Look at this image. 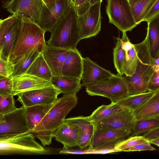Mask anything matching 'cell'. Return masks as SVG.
<instances>
[{"label":"cell","mask_w":159,"mask_h":159,"mask_svg":"<svg viewBox=\"0 0 159 159\" xmlns=\"http://www.w3.org/2000/svg\"><path fill=\"white\" fill-rule=\"evenodd\" d=\"M122 42L119 38L113 48V61L115 68L117 73L122 75L125 61V52L122 48Z\"/></svg>","instance_id":"33"},{"label":"cell","mask_w":159,"mask_h":159,"mask_svg":"<svg viewBox=\"0 0 159 159\" xmlns=\"http://www.w3.org/2000/svg\"><path fill=\"white\" fill-rule=\"evenodd\" d=\"M20 16L21 18L20 25L8 59L13 65L36 46H39L42 52L47 45L44 38L46 32L29 18Z\"/></svg>","instance_id":"2"},{"label":"cell","mask_w":159,"mask_h":159,"mask_svg":"<svg viewBox=\"0 0 159 159\" xmlns=\"http://www.w3.org/2000/svg\"><path fill=\"white\" fill-rule=\"evenodd\" d=\"M148 23L147 32L149 49L155 60L159 56V15Z\"/></svg>","instance_id":"25"},{"label":"cell","mask_w":159,"mask_h":159,"mask_svg":"<svg viewBox=\"0 0 159 159\" xmlns=\"http://www.w3.org/2000/svg\"><path fill=\"white\" fill-rule=\"evenodd\" d=\"M0 94H13L12 82L11 78L0 77Z\"/></svg>","instance_id":"37"},{"label":"cell","mask_w":159,"mask_h":159,"mask_svg":"<svg viewBox=\"0 0 159 159\" xmlns=\"http://www.w3.org/2000/svg\"><path fill=\"white\" fill-rule=\"evenodd\" d=\"M121 39L122 42V48L125 52L132 48L134 44L130 41L126 34V32H122V36Z\"/></svg>","instance_id":"43"},{"label":"cell","mask_w":159,"mask_h":159,"mask_svg":"<svg viewBox=\"0 0 159 159\" xmlns=\"http://www.w3.org/2000/svg\"><path fill=\"white\" fill-rule=\"evenodd\" d=\"M25 73L33 75L49 81L53 76L42 52L33 62Z\"/></svg>","instance_id":"26"},{"label":"cell","mask_w":159,"mask_h":159,"mask_svg":"<svg viewBox=\"0 0 159 159\" xmlns=\"http://www.w3.org/2000/svg\"><path fill=\"white\" fill-rule=\"evenodd\" d=\"M21 23V18L11 15L0 20V57L8 60Z\"/></svg>","instance_id":"9"},{"label":"cell","mask_w":159,"mask_h":159,"mask_svg":"<svg viewBox=\"0 0 159 159\" xmlns=\"http://www.w3.org/2000/svg\"><path fill=\"white\" fill-rule=\"evenodd\" d=\"M159 90V71L154 72L152 76L148 86V91H156Z\"/></svg>","instance_id":"41"},{"label":"cell","mask_w":159,"mask_h":159,"mask_svg":"<svg viewBox=\"0 0 159 159\" xmlns=\"http://www.w3.org/2000/svg\"><path fill=\"white\" fill-rule=\"evenodd\" d=\"M1 3L11 15L26 17L37 24L44 5L42 0H2Z\"/></svg>","instance_id":"10"},{"label":"cell","mask_w":159,"mask_h":159,"mask_svg":"<svg viewBox=\"0 0 159 159\" xmlns=\"http://www.w3.org/2000/svg\"><path fill=\"white\" fill-rule=\"evenodd\" d=\"M159 127V119L136 120L131 136H139Z\"/></svg>","instance_id":"31"},{"label":"cell","mask_w":159,"mask_h":159,"mask_svg":"<svg viewBox=\"0 0 159 159\" xmlns=\"http://www.w3.org/2000/svg\"><path fill=\"white\" fill-rule=\"evenodd\" d=\"M11 78L12 82L14 96L24 92L52 85L49 81L26 73Z\"/></svg>","instance_id":"17"},{"label":"cell","mask_w":159,"mask_h":159,"mask_svg":"<svg viewBox=\"0 0 159 159\" xmlns=\"http://www.w3.org/2000/svg\"><path fill=\"white\" fill-rule=\"evenodd\" d=\"M13 95L0 94V114H5L15 110V102Z\"/></svg>","instance_id":"35"},{"label":"cell","mask_w":159,"mask_h":159,"mask_svg":"<svg viewBox=\"0 0 159 159\" xmlns=\"http://www.w3.org/2000/svg\"><path fill=\"white\" fill-rule=\"evenodd\" d=\"M69 7L67 0H59L54 6L44 5L38 24L46 32H51L68 11Z\"/></svg>","instance_id":"15"},{"label":"cell","mask_w":159,"mask_h":159,"mask_svg":"<svg viewBox=\"0 0 159 159\" xmlns=\"http://www.w3.org/2000/svg\"><path fill=\"white\" fill-rule=\"evenodd\" d=\"M126 52L124 74L126 76H130L135 72L138 60V50L135 44Z\"/></svg>","instance_id":"32"},{"label":"cell","mask_w":159,"mask_h":159,"mask_svg":"<svg viewBox=\"0 0 159 159\" xmlns=\"http://www.w3.org/2000/svg\"><path fill=\"white\" fill-rule=\"evenodd\" d=\"M85 87L88 95L107 98L112 103H116L128 95L126 78L118 73L113 74L107 79Z\"/></svg>","instance_id":"6"},{"label":"cell","mask_w":159,"mask_h":159,"mask_svg":"<svg viewBox=\"0 0 159 159\" xmlns=\"http://www.w3.org/2000/svg\"><path fill=\"white\" fill-rule=\"evenodd\" d=\"M80 135L79 127L64 122L55 131L53 137L63 145V148H68L77 145Z\"/></svg>","instance_id":"21"},{"label":"cell","mask_w":159,"mask_h":159,"mask_svg":"<svg viewBox=\"0 0 159 159\" xmlns=\"http://www.w3.org/2000/svg\"></svg>","instance_id":"54"},{"label":"cell","mask_w":159,"mask_h":159,"mask_svg":"<svg viewBox=\"0 0 159 159\" xmlns=\"http://www.w3.org/2000/svg\"><path fill=\"white\" fill-rule=\"evenodd\" d=\"M56 101L49 104L25 107L26 117L30 132H32L36 126L40 122L53 106Z\"/></svg>","instance_id":"24"},{"label":"cell","mask_w":159,"mask_h":159,"mask_svg":"<svg viewBox=\"0 0 159 159\" xmlns=\"http://www.w3.org/2000/svg\"><path fill=\"white\" fill-rule=\"evenodd\" d=\"M142 136L148 140L159 138V127L146 133Z\"/></svg>","instance_id":"44"},{"label":"cell","mask_w":159,"mask_h":159,"mask_svg":"<svg viewBox=\"0 0 159 159\" xmlns=\"http://www.w3.org/2000/svg\"><path fill=\"white\" fill-rule=\"evenodd\" d=\"M131 133L123 129L96 128L89 148L95 149H113L119 143L131 135Z\"/></svg>","instance_id":"12"},{"label":"cell","mask_w":159,"mask_h":159,"mask_svg":"<svg viewBox=\"0 0 159 159\" xmlns=\"http://www.w3.org/2000/svg\"><path fill=\"white\" fill-rule=\"evenodd\" d=\"M68 50L47 44L42 53L53 75H61L62 66Z\"/></svg>","instance_id":"19"},{"label":"cell","mask_w":159,"mask_h":159,"mask_svg":"<svg viewBox=\"0 0 159 159\" xmlns=\"http://www.w3.org/2000/svg\"><path fill=\"white\" fill-rule=\"evenodd\" d=\"M76 94H64L54 105L32 131L44 146L52 142L53 133L64 122L66 117L78 103Z\"/></svg>","instance_id":"1"},{"label":"cell","mask_w":159,"mask_h":159,"mask_svg":"<svg viewBox=\"0 0 159 159\" xmlns=\"http://www.w3.org/2000/svg\"><path fill=\"white\" fill-rule=\"evenodd\" d=\"M81 80L68 76L53 75L50 82L63 95L76 94L82 88Z\"/></svg>","instance_id":"22"},{"label":"cell","mask_w":159,"mask_h":159,"mask_svg":"<svg viewBox=\"0 0 159 159\" xmlns=\"http://www.w3.org/2000/svg\"><path fill=\"white\" fill-rule=\"evenodd\" d=\"M138 50V60L135 73L130 76H126L128 95L148 91L151 78L155 72L153 68L154 60L149 51L148 36L141 42L135 44Z\"/></svg>","instance_id":"3"},{"label":"cell","mask_w":159,"mask_h":159,"mask_svg":"<svg viewBox=\"0 0 159 159\" xmlns=\"http://www.w3.org/2000/svg\"><path fill=\"white\" fill-rule=\"evenodd\" d=\"M157 0H140L131 7L134 18L137 25L143 21L145 16Z\"/></svg>","instance_id":"30"},{"label":"cell","mask_w":159,"mask_h":159,"mask_svg":"<svg viewBox=\"0 0 159 159\" xmlns=\"http://www.w3.org/2000/svg\"><path fill=\"white\" fill-rule=\"evenodd\" d=\"M64 122L79 127L80 137L77 146L81 149L89 146L93 134L95 125L89 116H80L66 118Z\"/></svg>","instance_id":"18"},{"label":"cell","mask_w":159,"mask_h":159,"mask_svg":"<svg viewBox=\"0 0 159 159\" xmlns=\"http://www.w3.org/2000/svg\"><path fill=\"white\" fill-rule=\"evenodd\" d=\"M61 92L52 85L18 94L17 100L25 107L49 104L55 101Z\"/></svg>","instance_id":"13"},{"label":"cell","mask_w":159,"mask_h":159,"mask_svg":"<svg viewBox=\"0 0 159 159\" xmlns=\"http://www.w3.org/2000/svg\"><path fill=\"white\" fill-rule=\"evenodd\" d=\"M131 7L134 6L140 0H128Z\"/></svg>","instance_id":"48"},{"label":"cell","mask_w":159,"mask_h":159,"mask_svg":"<svg viewBox=\"0 0 159 159\" xmlns=\"http://www.w3.org/2000/svg\"><path fill=\"white\" fill-rule=\"evenodd\" d=\"M42 52L39 47L37 46L30 52L24 55L13 65L12 72L10 78L25 73L33 62Z\"/></svg>","instance_id":"28"},{"label":"cell","mask_w":159,"mask_h":159,"mask_svg":"<svg viewBox=\"0 0 159 159\" xmlns=\"http://www.w3.org/2000/svg\"><path fill=\"white\" fill-rule=\"evenodd\" d=\"M155 148L152 146L149 141L138 144L133 147L126 148L123 152H133L145 150L152 151Z\"/></svg>","instance_id":"39"},{"label":"cell","mask_w":159,"mask_h":159,"mask_svg":"<svg viewBox=\"0 0 159 159\" xmlns=\"http://www.w3.org/2000/svg\"><path fill=\"white\" fill-rule=\"evenodd\" d=\"M151 143L159 147V139H155L150 140H149Z\"/></svg>","instance_id":"47"},{"label":"cell","mask_w":159,"mask_h":159,"mask_svg":"<svg viewBox=\"0 0 159 159\" xmlns=\"http://www.w3.org/2000/svg\"><path fill=\"white\" fill-rule=\"evenodd\" d=\"M148 141L142 135L130 136L127 139H125L118 143L116 145L115 149L118 152L123 151L126 148Z\"/></svg>","instance_id":"34"},{"label":"cell","mask_w":159,"mask_h":159,"mask_svg":"<svg viewBox=\"0 0 159 159\" xmlns=\"http://www.w3.org/2000/svg\"><path fill=\"white\" fill-rule=\"evenodd\" d=\"M102 0H90L89 3L91 6L98 3V2H102Z\"/></svg>","instance_id":"49"},{"label":"cell","mask_w":159,"mask_h":159,"mask_svg":"<svg viewBox=\"0 0 159 159\" xmlns=\"http://www.w3.org/2000/svg\"><path fill=\"white\" fill-rule=\"evenodd\" d=\"M13 66L8 60L0 57V77L10 78L12 72Z\"/></svg>","instance_id":"38"},{"label":"cell","mask_w":159,"mask_h":159,"mask_svg":"<svg viewBox=\"0 0 159 159\" xmlns=\"http://www.w3.org/2000/svg\"><path fill=\"white\" fill-rule=\"evenodd\" d=\"M70 7H75L76 0H67Z\"/></svg>","instance_id":"46"},{"label":"cell","mask_w":159,"mask_h":159,"mask_svg":"<svg viewBox=\"0 0 159 159\" xmlns=\"http://www.w3.org/2000/svg\"><path fill=\"white\" fill-rule=\"evenodd\" d=\"M90 7L88 0H76L75 8L77 15L85 13Z\"/></svg>","instance_id":"40"},{"label":"cell","mask_w":159,"mask_h":159,"mask_svg":"<svg viewBox=\"0 0 159 159\" xmlns=\"http://www.w3.org/2000/svg\"><path fill=\"white\" fill-rule=\"evenodd\" d=\"M47 44L68 50L76 48L81 39L75 7H69L68 11L50 32Z\"/></svg>","instance_id":"4"},{"label":"cell","mask_w":159,"mask_h":159,"mask_svg":"<svg viewBox=\"0 0 159 159\" xmlns=\"http://www.w3.org/2000/svg\"><path fill=\"white\" fill-rule=\"evenodd\" d=\"M153 68L155 72H158L159 71V65H156L155 64L153 65Z\"/></svg>","instance_id":"50"},{"label":"cell","mask_w":159,"mask_h":159,"mask_svg":"<svg viewBox=\"0 0 159 159\" xmlns=\"http://www.w3.org/2000/svg\"><path fill=\"white\" fill-rule=\"evenodd\" d=\"M106 11L109 23L122 32L131 31L137 25L128 0H107Z\"/></svg>","instance_id":"7"},{"label":"cell","mask_w":159,"mask_h":159,"mask_svg":"<svg viewBox=\"0 0 159 159\" xmlns=\"http://www.w3.org/2000/svg\"><path fill=\"white\" fill-rule=\"evenodd\" d=\"M59 0H42L47 7H50L55 5L58 3Z\"/></svg>","instance_id":"45"},{"label":"cell","mask_w":159,"mask_h":159,"mask_svg":"<svg viewBox=\"0 0 159 159\" xmlns=\"http://www.w3.org/2000/svg\"><path fill=\"white\" fill-rule=\"evenodd\" d=\"M155 92L148 91L137 94L128 95L116 103L134 112L146 103Z\"/></svg>","instance_id":"27"},{"label":"cell","mask_w":159,"mask_h":159,"mask_svg":"<svg viewBox=\"0 0 159 159\" xmlns=\"http://www.w3.org/2000/svg\"><path fill=\"white\" fill-rule=\"evenodd\" d=\"M83 57L76 48L68 50L62 66L61 75L81 80Z\"/></svg>","instance_id":"20"},{"label":"cell","mask_w":159,"mask_h":159,"mask_svg":"<svg viewBox=\"0 0 159 159\" xmlns=\"http://www.w3.org/2000/svg\"><path fill=\"white\" fill-rule=\"evenodd\" d=\"M158 139H159V138H158Z\"/></svg>","instance_id":"53"},{"label":"cell","mask_w":159,"mask_h":159,"mask_svg":"<svg viewBox=\"0 0 159 159\" xmlns=\"http://www.w3.org/2000/svg\"><path fill=\"white\" fill-rule=\"evenodd\" d=\"M90 1V0H88V1L89 2V3Z\"/></svg>","instance_id":"52"},{"label":"cell","mask_w":159,"mask_h":159,"mask_svg":"<svg viewBox=\"0 0 159 159\" xmlns=\"http://www.w3.org/2000/svg\"><path fill=\"white\" fill-rule=\"evenodd\" d=\"M31 132L0 139V154H47L49 151L36 141Z\"/></svg>","instance_id":"5"},{"label":"cell","mask_w":159,"mask_h":159,"mask_svg":"<svg viewBox=\"0 0 159 159\" xmlns=\"http://www.w3.org/2000/svg\"><path fill=\"white\" fill-rule=\"evenodd\" d=\"M113 74L89 57L83 58V69L81 78L83 86H86L103 81Z\"/></svg>","instance_id":"16"},{"label":"cell","mask_w":159,"mask_h":159,"mask_svg":"<svg viewBox=\"0 0 159 159\" xmlns=\"http://www.w3.org/2000/svg\"><path fill=\"white\" fill-rule=\"evenodd\" d=\"M113 149H95L89 148L87 150H74L63 148L59 153L65 154H105L114 152Z\"/></svg>","instance_id":"36"},{"label":"cell","mask_w":159,"mask_h":159,"mask_svg":"<svg viewBox=\"0 0 159 159\" xmlns=\"http://www.w3.org/2000/svg\"><path fill=\"white\" fill-rule=\"evenodd\" d=\"M125 108L118 103L111 102L108 105L99 107L89 116L94 123L106 118Z\"/></svg>","instance_id":"29"},{"label":"cell","mask_w":159,"mask_h":159,"mask_svg":"<svg viewBox=\"0 0 159 159\" xmlns=\"http://www.w3.org/2000/svg\"><path fill=\"white\" fill-rule=\"evenodd\" d=\"M155 64L156 65H159V57H157L154 60Z\"/></svg>","instance_id":"51"},{"label":"cell","mask_w":159,"mask_h":159,"mask_svg":"<svg viewBox=\"0 0 159 159\" xmlns=\"http://www.w3.org/2000/svg\"><path fill=\"white\" fill-rule=\"evenodd\" d=\"M159 15V0H157L152 8L147 14L143 21L149 22Z\"/></svg>","instance_id":"42"},{"label":"cell","mask_w":159,"mask_h":159,"mask_svg":"<svg viewBox=\"0 0 159 159\" xmlns=\"http://www.w3.org/2000/svg\"><path fill=\"white\" fill-rule=\"evenodd\" d=\"M101 3L98 2L91 6L85 13L77 15L81 39L94 36L101 31Z\"/></svg>","instance_id":"11"},{"label":"cell","mask_w":159,"mask_h":159,"mask_svg":"<svg viewBox=\"0 0 159 159\" xmlns=\"http://www.w3.org/2000/svg\"><path fill=\"white\" fill-rule=\"evenodd\" d=\"M136 120L159 119V90L142 106L133 112Z\"/></svg>","instance_id":"23"},{"label":"cell","mask_w":159,"mask_h":159,"mask_svg":"<svg viewBox=\"0 0 159 159\" xmlns=\"http://www.w3.org/2000/svg\"><path fill=\"white\" fill-rule=\"evenodd\" d=\"M136 120L133 111L125 108L123 110L94 124L96 128L123 129L132 133Z\"/></svg>","instance_id":"14"},{"label":"cell","mask_w":159,"mask_h":159,"mask_svg":"<svg viewBox=\"0 0 159 159\" xmlns=\"http://www.w3.org/2000/svg\"><path fill=\"white\" fill-rule=\"evenodd\" d=\"M28 132H30V129L24 106L9 113L0 114V139Z\"/></svg>","instance_id":"8"}]
</instances>
